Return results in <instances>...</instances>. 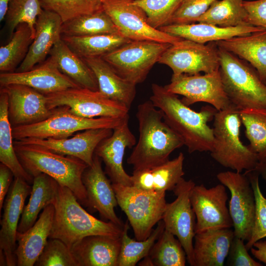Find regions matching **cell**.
<instances>
[{"mask_svg": "<svg viewBox=\"0 0 266 266\" xmlns=\"http://www.w3.org/2000/svg\"><path fill=\"white\" fill-rule=\"evenodd\" d=\"M151 90L150 100L162 111L165 121L181 138L188 152H210L214 135L208 123L214 119L217 110L206 106L196 112L164 86L153 83Z\"/></svg>", "mask_w": 266, "mask_h": 266, "instance_id": "1", "label": "cell"}, {"mask_svg": "<svg viewBox=\"0 0 266 266\" xmlns=\"http://www.w3.org/2000/svg\"><path fill=\"white\" fill-rule=\"evenodd\" d=\"M136 117L138 139L127 161L133 170L160 165L169 160L173 151L184 145L181 138L165 121L162 111L150 100L138 105Z\"/></svg>", "mask_w": 266, "mask_h": 266, "instance_id": "2", "label": "cell"}, {"mask_svg": "<svg viewBox=\"0 0 266 266\" xmlns=\"http://www.w3.org/2000/svg\"><path fill=\"white\" fill-rule=\"evenodd\" d=\"M49 238L64 242L70 249L83 238L94 235L120 237L123 227L97 219L87 212L68 188L59 186Z\"/></svg>", "mask_w": 266, "mask_h": 266, "instance_id": "3", "label": "cell"}, {"mask_svg": "<svg viewBox=\"0 0 266 266\" xmlns=\"http://www.w3.org/2000/svg\"><path fill=\"white\" fill-rule=\"evenodd\" d=\"M14 148L22 165L33 177L46 174L63 187L69 188L81 204L88 207L83 174L89 166L80 159L52 152L38 145L16 140Z\"/></svg>", "mask_w": 266, "mask_h": 266, "instance_id": "4", "label": "cell"}, {"mask_svg": "<svg viewBox=\"0 0 266 266\" xmlns=\"http://www.w3.org/2000/svg\"><path fill=\"white\" fill-rule=\"evenodd\" d=\"M241 124L239 110L233 104L217 111L214 117V143L210 152L221 166L240 173L254 170L259 163L256 153L240 140Z\"/></svg>", "mask_w": 266, "mask_h": 266, "instance_id": "5", "label": "cell"}, {"mask_svg": "<svg viewBox=\"0 0 266 266\" xmlns=\"http://www.w3.org/2000/svg\"><path fill=\"white\" fill-rule=\"evenodd\" d=\"M218 47L219 70L224 90L232 104L239 110L266 109V85L257 70L233 53Z\"/></svg>", "mask_w": 266, "mask_h": 266, "instance_id": "6", "label": "cell"}, {"mask_svg": "<svg viewBox=\"0 0 266 266\" xmlns=\"http://www.w3.org/2000/svg\"><path fill=\"white\" fill-rule=\"evenodd\" d=\"M112 186L118 205L126 215L135 239H146L162 220L167 203L166 193L147 192L118 184Z\"/></svg>", "mask_w": 266, "mask_h": 266, "instance_id": "7", "label": "cell"}, {"mask_svg": "<svg viewBox=\"0 0 266 266\" xmlns=\"http://www.w3.org/2000/svg\"><path fill=\"white\" fill-rule=\"evenodd\" d=\"M122 118H86L72 113L66 106L54 108L45 120L34 124L12 127L13 138H65L79 131L92 129H114Z\"/></svg>", "mask_w": 266, "mask_h": 266, "instance_id": "8", "label": "cell"}, {"mask_svg": "<svg viewBox=\"0 0 266 266\" xmlns=\"http://www.w3.org/2000/svg\"><path fill=\"white\" fill-rule=\"evenodd\" d=\"M170 45L154 41L131 40L101 58L121 77L136 85L145 80Z\"/></svg>", "mask_w": 266, "mask_h": 266, "instance_id": "9", "label": "cell"}, {"mask_svg": "<svg viewBox=\"0 0 266 266\" xmlns=\"http://www.w3.org/2000/svg\"><path fill=\"white\" fill-rule=\"evenodd\" d=\"M158 63L169 66L174 75L213 72L220 67L218 47L215 42L203 44L182 39L171 44Z\"/></svg>", "mask_w": 266, "mask_h": 266, "instance_id": "10", "label": "cell"}, {"mask_svg": "<svg viewBox=\"0 0 266 266\" xmlns=\"http://www.w3.org/2000/svg\"><path fill=\"white\" fill-rule=\"evenodd\" d=\"M48 108L66 106L73 114L83 118H123L129 109L103 95L99 91L81 87L69 88L45 95Z\"/></svg>", "mask_w": 266, "mask_h": 266, "instance_id": "11", "label": "cell"}, {"mask_svg": "<svg viewBox=\"0 0 266 266\" xmlns=\"http://www.w3.org/2000/svg\"><path fill=\"white\" fill-rule=\"evenodd\" d=\"M102 9L120 33L131 40H149L172 44L183 38L152 27L146 12L133 0H103Z\"/></svg>", "mask_w": 266, "mask_h": 266, "instance_id": "12", "label": "cell"}, {"mask_svg": "<svg viewBox=\"0 0 266 266\" xmlns=\"http://www.w3.org/2000/svg\"><path fill=\"white\" fill-rule=\"evenodd\" d=\"M216 177L230 192L229 210L234 236L247 241L251 235L256 213L255 198L248 176L246 173L226 171L219 172Z\"/></svg>", "mask_w": 266, "mask_h": 266, "instance_id": "13", "label": "cell"}, {"mask_svg": "<svg viewBox=\"0 0 266 266\" xmlns=\"http://www.w3.org/2000/svg\"><path fill=\"white\" fill-rule=\"evenodd\" d=\"M164 87L182 96L181 100L187 106L203 102L220 111L232 104L224 90L219 70L203 75H172L170 82Z\"/></svg>", "mask_w": 266, "mask_h": 266, "instance_id": "14", "label": "cell"}, {"mask_svg": "<svg viewBox=\"0 0 266 266\" xmlns=\"http://www.w3.org/2000/svg\"><path fill=\"white\" fill-rule=\"evenodd\" d=\"M195 183L184 178L176 185L173 192L176 198L166 203L162 220L165 230L180 241L187 255L189 264L194 266L193 239L195 233L196 215L193 209L190 194Z\"/></svg>", "mask_w": 266, "mask_h": 266, "instance_id": "15", "label": "cell"}, {"mask_svg": "<svg viewBox=\"0 0 266 266\" xmlns=\"http://www.w3.org/2000/svg\"><path fill=\"white\" fill-rule=\"evenodd\" d=\"M228 200L226 186L221 183L210 188L195 184L191 192L190 200L196 218V233L233 227L227 206Z\"/></svg>", "mask_w": 266, "mask_h": 266, "instance_id": "16", "label": "cell"}, {"mask_svg": "<svg viewBox=\"0 0 266 266\" xmlns=\"http://www.w3.org/2000/svg\"><path fill=\"white\" fill-rule=\"evenodd\" d=\"M31 191L32 187L27 182L15 177L3 203V213L0 221V252L3 254L7 266H17L15 251L18 222L26 199Z\"/></svg>", "mask_w": 266, "mask_h": 266, "instance_id": "17", "label": "cell"}, {"mask_svg": "<svg viewBox=\"0 0 266 266\" xmlns=\"http://www.w3.org/2000/svg\"><path fill=\"white\" fill-rule=\"evenodd\" d=\"M129 123L128 114L113 129L112 133L100 142L95 152L104 162L106 172L112 183L125 186H132V176L126 172L123 165L125 150L136 143Z\"/></svg>", "mask_w": 266, "mask_h": 266, "instance_id": "18", "label": "cell"}, {"mask_svg": "<svg viewBox=\"0 0 266 266\" xmlns=\"http://www.w3.org/2000/svg\"><path fill=\"white\" fill-rule=\"evenodd\" d=\"M8 98V116L12 127L42 121L52 113L46 98L26 85L14 84L1 87Z\"/></svg>", "mask_w": 266, "mask_h": 266, "instance_id": "19", "label": "cell"}, {"mask_svg": "<svg viewBox=\"0 0 266 266\" xmlns=\"http://www.w3.org/2000/svg\"><path fill=\"white\" fill-rule=\"evenodd\" d=\"M14 84L28 86L44 95L80 87L60 71L50 56L39 66L31 70L0 73L1 87Z\"/></svg>", "mask_w": 266, "mask_h": 266, "instance_id": "20", "label": "cell"}, {"mask_svg": "<svg viewBox=\"0 0 266 266\" xmlns=\"http://www.w3.org/2000/svg\"><path fill=\"white\" fill-rule=\"evenodd\" d=\"M112 132V129H92L83 131L69 138H26L17 140L25 144L38 145L62 155L77 158L90 166L93 162L96 148Z\"/></svg>", "mask_w": 266, "mask_h": 266, "instance_id": "21", "label": "cell"}, {"mask_svg": "<svg viewBox=\"0 0 266 266\" xmlns=\"http://www.w3.org/2000/svg\"><path fill=\"white\" fill-rule=\"evenodd\" d=\"M82 181L87 192L88 207L99 212L103 219L124 227L114 208L118 202L112 184L102 169L100 159L96 155L84 171Z\"/></svg>", "mask_w": 266, "mask_h": 266, "instance_id": "22", "label": "cell"}, {"mask_svg": "<svg viewBox=\"0 0 266 266\" xmlns=\"http://www.w3.org/2000/svg\"><path fill=\"white\" fill-rule=\"evenodd\" d=\"M63 21L56 13L43 9L35 25V36L24 61L16 72H24L45 61L53 45L61 38Z\"/></svg>", "mask_w": 266, "mask_h": 266, "instance_id": "23", "label": "cell"}, {"mask_svg": "<svg viewBox=\"0 0 266 266\" xmlns=\"http://www.w3.org/2000/svg\"><path fill=\"white\" fill-rule=\"evenodd\" d=\"M55 208L50 204L44 208L33 226L24 233H17L15 251L18 266H34L43 251L50 235Z\"/></svg>", "mask_w": 266, "mask_h": 266, "instance_id": "24", "label": "cell"}, {"mask_svg": "<svg viewBox=\"0 0 266 266\" xmlns=\"http://www.w3.org/2000/svg\"><path fill=\"white\" fill-rule=\"evenodd\" d=\"M158 29L171 35L203 44L247 35L265 30L251 25L222 27L203 23L170 24Z\"/></svg>", "mask_w": 266, "mask_h": 266, "instance_id": "25", "label": "cell"}, {"mask_svg": "<svg viewBox=\"0 0 266 266\" xmlns=\"http://www.w3.org/2000/svg\"><path fill=\"white\" fill-rule=\"evenodd\" d=\"M120 247L121 237L94 235L83 238L70 250L78 266H117Z\"/></svg>", "mask_w": 266, "mask_h": 266, "instance_id": "26", "label": "cell"}, {"mask_svg": "<svg viewBox=\"0 0 266 266\" xmlns=\"http://www.w3.org/2000/svg\"><path fill=\"white\" fill-rule=\"evenodd\" d=\"M83 59L94 73L99 91L130 109L135 97L136 85L121 77L101 57Z\"/></svg>", "mask_w": 266, "mask_h": 266, "instance_id": "27", "label": "cell"}, {"mask_svg": "<svg viewBox=\"0 0 266 266\" xmlns=\"http://www.w3.org/2000/svg\"><path fill=\"white\" fill-rule=\"evenodd\" d=\"M231 229L209 230L196 233L193 247L194 266H222L233 240Z\"/></svg>", "mask_w": 266, "mask_h": 266, "instance_id": "28", "label": "cell"}, {"mask_svg": "<svg viewBox=\"0 0 266 266\" xmlns=\"http://www.w3.org/2000/svg\"><path fill=\"white\" fill-rule=\"evenodd\" d=\"M221 47L245 61L266 79V30L215 42Z\"/></svg>", "mask_w": 266, "mask_h": 266, "instance_id": "29", "label": "cell"}, {"mask_svg": "<svg viewBox=\"0 0 266 266\" xmlns=\"http://www.w3.org/2000/svg\"><path fill=\"white\" fill-rule=\"evenodd\" d=\"M59 186L55 180L44 173H40L33 177L30 198L24 208L18 232L24 233L32 227L41 210L54 203Z\"/></svg>", "mask_w": 266, "mask_h": 266, "instance_id": "30", "label": "cell"}, {"mask_svg": "<svg viewBox=\"0 0 266 266\" xmlns=\"http://www.w3.org/2000/svg\"><path fill=\"white\" fill-rule=\"evenodd\" d=\"M49 55L60 71L80 87L99 91L98 83L93 71L62 38L53 45Z\"/></svg>", "mask_w": 266, "mask_h": 266, "instance_id": "31", "label": "cell"}, {"mask_svg": "<svg viewBox=\"0 0 266 266\" xmlns=\"http://www.w3.org/2000/svg\"><path fill=\"white\" fill-rule=\"evenodd\" d=\"M12 126L8 116V98L0 88V161L13 172L15 177L21 178L28 183L33 177L24 168L16 153L13 141Z\"/></svg>", "mask_w": 266, "mask_h": 266, "instance_id": "32", "label": "cell"}, {"mask_svg": "<svg viewBox=\"0 0 266 266\" xmlns=\"http://www.w3.org/2000/svg\"><path fill=\"white\" fill-rule=\"evenodd\" d=\"M61 38L83 59L102 57L131 41L120 33L80 36L61 35Z\"/></svg>", "mask_w": 266, "mask_h": 266, "instance_id": "33", "label": "cell"}, {"mask_svg": "<svg viewBox=\"0 0 266 266\" xmlns=\"http://www.w3.org/2000/svg\"><path fill=\"white\" fill-rule=\"evenodd\" d=\"M115 33H120L103 9L64 22L61 28L62 35L80 36Z\"/></svg>", "mask_w": 266, "mask_h": 266, "instance_id": "34", "label": "cell"}, {"mask_svg": "<svg viewBox=\"0 0 266 266\" xmlns=\"http://www.w3.org/2000/svg\"><path fill=\"white\" fill-rule=\"evenodd\" d=\"M243 0H217L196 22L212 24L222 27L249 25Z\"/></svg>", "mask_w": 266, "mask_h": 266, "instance_id": "35", "label": "cell"}, {"mask_svg": "<svg viewBox=\"0 0 266 266\" xmlns=\"http://www.w3.org/2000/svg\"><path fill=\"white\" fill-rule=\"evenodd\" d=\"M33 40L32 31L26 23L20 24L10 40L0 48V70L12 72L24 61Z\"/></svg>", "mask_w": 266, "mask_h": 266, "instance_id": "36", "label": "cell"}, {"mask_svg": "<svg viewBox=\"0 0 266 266\" xmlns=\"http://www.w3.org/2000/svg\"><path fill=\"white\" fill-rule=\"evenodd\" d=\"M129 225L127 221L124 225L121 236V247L117 266H134L140 260L147 256L155 242L164 231L165 225L161 220L146 239L134 240L128 235Z\"/></svg>", "mask_w": 266, "mask_h": 266, "instance_id": "37", "label": "cell"}, {"mask_svg": "<svg viewBox=\"0 0 266 266\" xmlns=\"http://www.w3.org/2000/svg\"><path fill=\"white\" fill-rule=\"evenodd\" d=\"M239 115L249 146L257 155L259 163L266 164V109H245L239 110Z\"/></svg>", "mask_w": 266, "mask_h": 266, "instance_id": "38", "label": "cell"}, {"mask_svg": "<svg viewBox=\"0 0 266 266\" xmlns=\"http://www.w3.org/2000/svg\"><path fill=\"white\" fill-rule=\"evenodd\" d=\"M148 256L153 266H185L187 258L180 241L165 229Z\"/></svg>", "mask_w": 266, "mask_h": 266, "instance_id": "39", "label": "cell"}, {"mask_svg": "<svg viewBox=\"0 0 266 266\" xmlns=\"http://www.w3.org/2000/svg\"><path fill=\"white\" fill-rule=\"evenodd\" d=\"M43 10L39 0H10L4 18L5 29L10 39L21 23L29 26L34 38L36 20Z\"/></svg>", "mask_w": 266, "mask_h": 266, "instance_id": "40", "label": "cell"}, {"mask_svg": "<svg viewBox=\"0 0 266 266\" xmlns=\"http://www.w3.org/2000/svg\"><path fill=\"white\" fill-rule=\"evenodd\" d=\"M184 159L180 152L175 158L151 168L149 192L162 193L173 191L183 178Z\"/></svg>", "mask_w": 266, "mask_h": 266, "instance_id": "41", "label": "cell"}, {"mask_svg": "<svg viewBox=\"0 0 266 266\" xmlns=\"http://www.w3.org/2000/svg\"><path fill=\"white\" fill-rule=\"evenodd\" d=\"M42 8L54 12L63 23L102 9L103 0H39Z\"/></svg>", "mask_w": 266, "mask_h": 266, "instance_id": "42", "label": "cell"}, {"mask_svg": "<svg viewBox=\"0 0 266 266\" xmlns=\"http://www.w3.org/2000/svg\"><path fill=\"white\" fill-rule=\"evenodd\" d=\"M183 0H133L146 13L149 24L156 29L168 24Z\"/></svg>", "mask_w": 266, "mask_h": 266, "instance_id": "43", "label": "cell"}, {"mask_svg": "<svg viewBox=\"0 0 266 266\" xmlns=\"http://www.w3.org/2000/svg\"><path fill=\"white\" fill-rule=\"evenodd\" d=\"M253 188L256 201V213L251 235L246 243L250 250L255 243L266 237V198L261 192L259 182V173L255 170L245 172Z\"/></svg>", "mask_w": 266, "mask_h": 266, "instance_id": "44", "label": "cell"}, {"mask_svg": "<svg viewBox=\"0 0 266 266\" xmlns=\"http://www.w3.org/2000/svg\"><path fill=\"white\" fill-rule=\"evenodd\" d=\"M34 266H78L70 249L57 238L48 240Z\"/></svg>", "mask_w": 266, "mask_h": 266, "instance_id": "45", "label": "cell"}, {"mask_svg": "<svg viewBox=\"0 0 266 266\" xmlns=\"http://www.w3.org/2000/svg\"><path fill=\"white\" fill-rule=\"evenodd\" d=\"M217 0H183L168 25L196 23Z\"/></svg>", "mask_w": 266, "mask_h": 266, "instance_id": "46", "label": "cell"}, {"mask_svg": "<svg viewBox=\"0 0 266 266\" xmlns=\"http://www.w3.org/2000/svg\"><path fill=\"white\" fill-rule=\"evenodd\" d=\"M242 239L234 236L228 255V265L232 266H262L249 255Z\"/></svg>", "mask_w": 266, "mask_h": 266, "instance_id": "47", "label": "cell"}, {"mask_svg": "<svg viewBox=\"0 0 266 266\" xmlns=\"http://www.w3.org/2000/svg\"><path fill=\"white\" fill-rule=\"evenodd\" d=\"M243 6L247 23L266 30V0H244Z\"/></svg>", "mask_w": 266, "mask_h": 266, "instance_id": "48", "label": "cell"}, {"mask_svg": "<svg viewBox=\"0 0 266 266\" xmlns=\"http://www.w3.org/2000/svg\"><path fill=\"white\" fill-rule=\"evenodd\" d=\"M14 175L12 171L1 163L0 165V211L3 207L5 197L9 190V187Z\"/></svg>", "mask_w": 266, "mask_h": 266, "instance_id": "49", "label": "cell"}, {"mask_svg": "<svg viewBox=\"0 0 266 266\" xmlns=\"http://www.w3.org/2000/svg\"><path fill=\"white\" fill-rule=\"evenodd\" d=\"M250 250L254 257L266 265V240L257 241Z\"/></svg>", "mask_w": 266, "mask_h": 266, "instance_id": "50", "label": "cell"}, {"mask_svg": "<svg viewBox=\"0 0 266 266\" xmlns=\"http://www.w3.org/2000/svg\"><path fill=\"white\" fill-rule=\"evenodd\" d=\"M10 0H0V21L4 20Z\"/></svg>", "mask_w": 266, "mask_h": 266, "instance_id": "51", "label": "cell"}, {"mask_svg": "<svg viewBox=\"0 0 266 266\" xmlns=\"http://www.w3.org/2000/svg\"><path fill=\"white\" fill-rule=\"evenodd\" d=\"M254 170L260 174L266 182V164L258 163Z\"/></svg>", "mask_w": 266, "mask_h": 266, "instance_id": "52", "label": "cell"}, {"mask_svg": "<svg viewBox=\"0 0 266 266\" xmlns=\"http://www.w3.org/2000/svg\"><path fill=\"white\" fill-rule=\"evenodd\" d=\"M264 83H265V84L266 85V79L265 81H264Z\"/></svg>", "mask_w": 266, "mask_h": 266, "instance_id": "53", "label": "cell"}]
</instances>
